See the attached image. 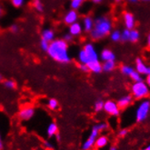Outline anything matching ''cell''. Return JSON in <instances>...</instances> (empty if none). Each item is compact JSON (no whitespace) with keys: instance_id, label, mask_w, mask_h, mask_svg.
Returning <instances> with one entry per match:
<instances>
[{"instance_id":"26","label":"cell","mask_w":150,"mask_h":150,"mask_svg":"<svg viewBox=\"0 0 150 150\" xmlns=\"http://www.w3.org/2000/svg\"><path fill=\"white\" fill-rule=\"evenodd\" d=\"M129 78L133 81V82H136V81H142L143 80V76L141 74H139L136 70L130 74Z\"/></svg>"},{"instance_id":"44","label":"cell","mask_w":150,"mask_h":150,"mask_svg":"<svg viewBox=\"0 0 150 150\" xmlns=\"http://www.w3.org/2000/svg\"><path fill=\"white\" fill-rule=\"evenodd\" d=\"M3 148V142H2V139L0 137V150Z\"/></svg>"},{"instance_id":"17","label":"cell","mask_w":150,"mask_h":150,"mask_svg":"<svg viewBox=\"0 0 150 150\" xmlns=\"http://www.w3.org/2000/svg\"><path fill=\"white\" fill-rule=\"evenodd\" d=\"M108 141H109L108 140V137H106V136H105V135H99L98 137H96V139H95V146H95L96 148H98V149L103 148V147L108 146Z\"/></svg>"},{"instance_id":"32","label":"cell","mask_w":150,"mask_h":150,"mask_svg":"<svg viewBox=\"0 0 150 150\" xmlns=\"http://www.w3.org/2000/svg\"><path fill=\"white\" fill-rule=\"evenodd\" d=\"M11 3L15 7L18 8V7H21L25 4V0H11Z\"/></svg>"},{"instance_id":"4","label":"cell","mask_w":150,"mask_h":150,"mask_svg":"<svg viewBox=\"0 0 150 150\" xmlns=\"http://www.w3.org/2000/svg\"><path fill=\"white\" fill-rule=\"evenodd\" d=\"M149 112H150V100L147 99L141 100L136 109V112H135L136 121L138 123L145 121L147 119Z\"/></svg>"},{"instance_id":"21","label":"cell","mask_w":150,"mask_h":150,"mask_svg":"<svg viewBox=\"0 0 150 150\" xmlns=\"http://www.w3.org/2000/svg\"><path fill=\"white\" fill-rule=\"evenodd\" d=\"M140 39V33L136 29H131L129 31V38H128V42H137Z\"/></svg>"},{"instance_id":"22","label":"cell","mask_w":150,"mask_h":150,"mask_svg":"<svg viewBox=\"0 0 150 150\" xmlns=\"http://www.w3.org/2000/svg\"><path fill=\"white\" fill-rule=\"evenodd\" d=\"M109 37H110V40L114 42H120L121 41V31L117 30V29L112 30L109 34Z\"/></svg>"},{"instance_id":"18","label":"cell","mask_w":150,"mask_h":150,"mask_svg":"<svg viewBox=\"0 0 150 150\" xmlns=\"http://www.w3.org/2000/svg\"><path fill=\"white\" fill-rule=\"evenodd\" d=\"M89 71L93 72V73H100L102 71V63L100 62V61H95V62H91L87 64Z\"/></svg>"},{"instance_id":"38","label":"cell","mask_w":150,"mask_h":150,"mask_svg":"<svg viewBox=\"0 0 150 150\" xmlns=\"http://www.w3.org/2000/svg\"><path fill=\"white\" fill-rule=\"evenodd\" d=\"M10 29H11V31L13 32V33H17V32L19 31V27L17 25H12L11 27H10Z\"/></svg>"},{"instance_id":"41","label":"cell","mask_w":150,"mask_h":150,"mask_svg":"<svg viewBox=\"0 0 150 150\" xmlns=\"http://www.w3.org/2000/svg\"><path fill=\"white\" fill-rule=\"evenodd\" d=\"M140 150H150V144H148L147 146H146L145 147H143V148L140 149Z\"/></svg>"},{"instance_id":"14","label":"cell","mask_w":150,"mask_h":150,"mask_svg":"<svg viewBox=\"0 0 150 150\" xmlns=\"http://www.w3.org/2000/svg\"><path fill=\"white\" fill-rule=\"evenodd\" d=\"M82 27H83V31L88 32V33H90L91 30L94 27V19L91 16H85L83 18L82 21Z\"/></svg>"},{"instance_id":"5","label":"cell","mask_w":150,"mask_h":150,"mask_svg":"<svg viewBox=\"0 0 150 150\" xmlns=\"http://www.w3.org/2000/svg\"><path fill=\"white\" fill-rule=\"evenodd\" d=\"M100 133H101V130L98 127V124L94 125L88 137L85 139V141L82 145V150H91L93 148V146H95L96 137L100 135Z\"/></svg>"},{"instance_id":"16","label":"cell","mask_w":150,"mask_h":150,"mask_svg":"<svg viewBox=\"0 0 150 150\" xmlns=\"http://www.w3.org/2000/svg\"><path fill=\"white\" fill-rule=\"evenodd\" d=\"M55 32L53 31L52 29L50 28H46L42 31L41 33V37H42V40H45L48 42H51L52 41L55 40Z\"/></svg>"},{"instance_id":"48","label":"cell","mask_w":150,"mask_h":150,"mask_svg":"<svg viewBox=\"0 0 150 150\" xmlns=\"http://www.w3.org/2000/svg\"><path fill=\"white\" fill-rule=\"evenodd\" d=\"M3 81V75L0 74V81Z\"/></svg>"},{"instance_id":"43","label":"cell","mask_w":150,"mask_h":150,"mask_svg":"<svg viewBox=\"0 0 150 150\" xmlns=\"http://www.w3.org/2000/svg\"><path fill=\"white\" fill-rule=\"evenodd\" d=\"M127 1L129 2V3H131V4H136L138 1V0H127Z\"/></svg>"},{"instance_id":"10","label":"cell","mask_w":150,"mask_h":150,"mask_svg":"<svg viewBox=\"0 0 150 150\" xmlns=\"http://www.w3.org/2000/svg\"><path fill=\"white\" fill-rule=\"evenodd\" d=\"M134 101V98L132 97L131 94H126V95H124V96H121V97L117 100L116 103L118 105L119 109L122 110V109H126L127 107H129Z\"/></svg>"},{"instance_id":"3","label":"cell","mask_w":150,"mask_h":150,"mask_svg":"<svg viewBox=\"0 0 150 150\" xmlns=\"http://www.w3.org/2000/svg\"><path fill=\"white\" fill-rule=\"evenodd\" d=\"M150 88L147 86V84L144 80L133 82V84L130 87V94L132 95V97L134 100H141L144 99H146L149 95L150 92Z\"/></svg>"},{"instance_id":"25","label":"cell","mask_w":150,"mask_h":150,"mask_svg":"<svg viewBox=\"0 0 150 150\" xmlns=\"http://www.w3.org/2000/svg\"><path fill=\"white\" fill-rule=\"evenodd\" d=\"M85 2V0H71V3H70V6H71V9H74V10H78V8L81 7L82 4Z\"/></svg>"},{"instance_id":"39","label":"cell","mask_w":150,"mask_h":150,"mask_svg":"<svg viewBox=\"0 0 150 150\" xmlns=\"http://www.w3.org/2000/svg\"><path fill=\"white\" fill-rule=\"evenodd\" d=\"M146 42H147V45H148V47L150 48V33H149V35H147V39H146Z\"/></svg>"},{"instance_id":"6","label":"cell","mask_w":150,"mask_h":150,"mask_svg":"<svg viewBox=\"0 0 150 150\" xmlns=\"http://www.w3.org/2000/svg\"><path fill=\"white\" fill-rule=\"evenodd\" d=\"M103 110L112 117H118L120 115V109L116 101L114 100H106L104 102V108Z\"/></svg>"},{"instance_id":"19","label":"cell","mask_w":150,"mask_h":150,"mask_svg":"<svg viewBox=\"0 0 150 150\" xmlns=\"http://www.w3.org/2000/svg\"><path fill=\"white\" fill-rule=\"evenodd\" d=\"M116 67V61H106L103 62L102 63V71L105 72H111L113 71Z\"/></svg>"},{"instance_id":"20","label":"cell","mask_w":150,"mask_h":150,"mask_svg":"<svg viewBox=\"0 0 150 150\" xmlns=\"http://www.w3.org/2000/svg\"><path fill=\"white\" fill-rule=\"evenodd\" d=\"M58 133V127H57V125L55 123V122H51L47 127V135L49 137H52L56 136L57 134Z\"/></svg>"},{"instance_id":"7","label":"cell","mask_w":150,"mask_h":150,"mask_svg":"<svg viewBox=\"0 0 150 150\" xmlns=\"http://www.w3.org/2000/svg\"><path fill=\"white\" fill-rule=\"evenodd\" d=\"M83 50L85 51V54L88 56V62H95V61H99V54L98 51H96L95 47L94 46L93 44L91 42H88V44L85 45L84 47H83Z\"/></svg>"},{"instance_id":"12","label":"cell","mask_w":150,"mask_h":150,"mask_svg":"<svg viewBox=\"0 0 150 150\" xmlns=\"http://www.w3.org/2000/svg\"><path fill=\"white\" fill-rule=\"evenodd\" d=\"M78 14L77 12V10L71 9L69 11H67L64 16V22H65L67 25H70L74 23H76L78 21Z\"/></svg>"},{"instance_id":"15","label":"cell","mask_w":150,"mask_h":150,"mask_svg":"<svg viewBox=\"0 0 150 150\" xmlns=\"http://www.w3.org/2000/svg\"><path fill=\"white\" fill-rule=\"evenodd\" d=\"M83 32L82 25L79 22H76L69 25V34L75 36H79Z\"/></svg>"},{"instance_id":"45","label":"cell","mask_w":150,"mask_h":150,"mask_svg":"<svg viewBox=\"0 0 150 150\" xmlns=\"http://www.w3.org/2000/svg\"><path fill=\"white\" fill-rule=\"evenodd\" d=\"M109 150H117V148H116V146H111V147L109 148Z\"/></svg>"},{"instance_id":"47","label":"cell","mask_w":150,"mask_h":150,"mask_svg":"<svg viewBox=\"0 0 150 150\" xmlns=\"http://www.w3.org/2000/svg\"><path fill=\"white\" fill-rule=\"evenodd\" d=\"M114 1H115L116 3H120V2L122 1V0H114Z\"/></svg>"},{"instance_id":"29","label":"cell","mask_w":150,"mask_h":150,"mask_svg":"<svg viewBox=\"0 0 150 150\" xmlns=\"http://www.w3.org/2000/svg\"><path fill=\"white\" fill-rule=\"evenodd\" d=\"M129 29L125 28L124 30L121 31V41L126 42H128V38H129Z\"/></svg>"},{"instance_id":"36","label":"cell","mask_w":150,"mask_h":150,"mask_svg":"<svg viewBox=\"0 0 150 150\" xmlns=\"http://www.w3.org/2000/svg\"><path fill=\"white\" fill-rule=\"evenodd\" d=\"M79 69H80L83 72H88V71H89L88 65H85V64H80V65H79Z\"/></svg>"},{"instance_id":"23","label":"cell","mask_w":150,"mask_h":150,"mask_svg":"<svg viewBox=\"0 0 150 150\" xmlns=\"http://www.w3.org/2000/svg\"><path fill=\"white\" fill-rule=\"evenodd\" d=\"M135 71V68L129 66V65H126V64H124V65H122L120 67V71L123 75H125V76H127L129 77L130 74Z\"/></svg>"},{"instance_id":"37","label":"cell","mask_w":150,"mask_h":150,"mask_svg":"<svg viewBox=\"0 0 150 150\" xmlns=\"http://www.w3.org/2000/svg\"><path fill=\"white\" fill-rule=\"evenodd\" d=\"M146 83L147 84V86L150 88V66H149V71H148V73L146 75Z\"/></svg>"},{"instance_id":"24","label":"cell","mask_w":150,"mask_h":150,"mask_svg":"<svg viewBox=\"0 0 150 150\" xmlns=\"http://www.w3.org/2000/svg\"><path fill=\"white\" fill-rule=\"evenodd\" d=\"M58 101L57 100L54 99V98H52V99H49L47 102V108L52 110H56L58 109Z\"/></svg>"},{"instance_id":"8","label":"cell","mask_w":150,"mask_h":150,"mask_svg":"<svg viewBox=\"0 0 150 150\" xmlns=\"http://www.w3.org/2000/svg\"><path fill=\"white\" fill-rule=\"evenodd\" d=\"M35 113H36V110L33 107H25L22 110L19 111V117L20 120H22L24 121H27V120H30L32 117L35 116Z\"/></svg>"},{"instance_id":"35","label":"cell","mask_w":150,"mask_h":150,"mask_svg":"<svg viewBox=\"0 0 150 150\" xmlns=\"http://www.w3.org/2000/svg\"><path fill=\"white\" fill-rule=\"evenodd\" d=\"M63 39L65 40V41L67 42V44H68V42H72V41H73V39H74V36L68 33V34H67V35H64V38H63Z\"/></svg>"},{"instance_id":"42","label":"cell","mask_w":150,"mask_h":150,"mask_svg":"<svg viewBox=\"0 0 150 150\" xmlns=\"http://www.w3.org/2000/svg\"><path fill=\"white\" fill-rule=\"evenodd\" d=\"M93 1V3H95V4H100L103 0H92Z\"/></svg>"},{"instance_id":"2","label":"cell","mask_w":150,"mask_h":150,"mask_svg":"<svg viewBox=\"0 0 150 150\" xmlns=\"http://www.w3.org/2000/svg\"><path fill=\"white\" fill-rule=\"evenodd\" d=\"M113 30V23L108 16H98L94 20V27L90 32V37L94 40H100L109 35Z\"/></svg>"},{"instance_id":"30","label":"cell","mask_w":150,"mask_h":150,"mask_svg":"<svg viewBox=\"0 0 150 150\" xmlns=\"http://www.w3.org/2000/svg\"><path fill=\"white\" fill-rule=\"evenodd\" d=\"M4 86L6 89L13 90L16 88V82L13 80H6V81H4Z\"/></svg>"},{"instance_id":"40","label":"cell","mask_w":150,"mask_h":150,"mask_svg":"<svg viewBox=\"0 0 150 150\" xmlns=\"http://www.w3.org/2000/svg\"><path fill=\"white\" fill-rule=\"evenodd\" d=\"M56 139H57V141H58V142L61 141V137H60V135H59L58 133L56 135Z\"/></svg>"},{"instance_id":"28","label":"cell","mask_w":150,"mask_h":150,"mask_svg":"<svg viewBox=\"0 0 150 150\" xmlns=\"http://www.w3.org/2000/svg\"><path fill=\"white\" fill-rule=\"evenodd\" d=\"M104 108V101L101 100H96L94 104V110L95 112H100L101 110H103Z\"/></svg>"},{"instance_id":"1","label":"cell","mask_w":150,"mask_h":150,"mask_svg":"<svg viewBox=\"0 0 150 150\" xmlns=\"http://www.w3.org/2000/svg\"><path fill=\"white\" fill-rule=\"evenodd\" d=\"M47 54L59 63H68L71 57L68 51V44L64 39H55L49 44Z\"/></svg>"},{"instance_id":"46","label":"cell","mask_w":150,"mask_h":150,"mask_svg":"<svg viewBox=\"0 0 150 150\" xmlns=\"http://www.w3.org/2000/svg\"><path fill=\"white\" fill-rule=\"evenodd\" d=\"M2 13H3V10H2V7L0 6V16H2Z\"/></svg>"},{"instance_id":"9","label":"cell","mask_w":150,"mask_h":150,"mask_svg":"<svg viewBox=\"0 0 150 150\" xmlns=\"http://www.w3.org/2000/svg\"><path fill=\"white\" fill-rule=\"evenodd\" d=\"M123 22L126 29H134L136 27V18L135 16L130 12H126L123 15Z\"/></svg>"},{"instance_id":"31","label":"cell","mask_w":150,"mask_h":150,"mask_svg":"<svg viewBox=\"0 0 150 150\" xmlns=\"http://www.w3.org/2000/svg\"><path fill=\"white\" fill-rule=\"evenodd\" d=\"M49 44H50V42L41 39V41H40V48H41V50L44 51V52H47L48 47H49Z\"/></svg>"},{"instance_id":"34","label":"cell","mask_w":150,"mask_h":150,"mask_svg":"<svg viewBox=\"0 0 150 150\" xmlns=\"http://www.w3.org/2000/svg\"><path fill=\"white\" fill-rule=\"evenodd\" d=\"M44 146L47 149H48V150H53V149H54V145H53L51 142L47 141V140L44 141Z\"/></svg>"},{"instance_id":"49","label":"cell","mask_w":150,"mask_h":150,"mask_svg":"<svg viewBox=\"0 0 150 150\" xmlns=\"http://www.w3.org/2000/svg\"><path fill=\"white\" fill-rule=\"evenodd\" d=\"M143 2H150V0H141Z\"/></svg>"},{"instance_id":"11","label":"cell","mask_w":150,"mask_h":150,"mask_svg":"<svg viewBox=\"0 0 150 150\" xmlns=\"http://www.w3.org/2000/svg\"><path fill=\"white\" fill-rule=\"evenodd\" d=\"M135 70L139 73L141 74L142 76H146V75L148 73V71H149V66L147 64L141 59V58H137L136 60V67H135Z\"/></svg>"},{"instance_id":"27","label":"cell","mask_w":150,"mask_h":150,"mask_svg":"<svg viewBox=\"0 0 150 150\" xmlns=\"http://www.w3.org/2000/svg\"><path fill=\"white\" fill-rule=\"evenodd\" d=\"M33 6L37 12H43V10H44V5L41 2V0H34Z\"/></svg>"},{"instance_id":"33","label":"cell","mask_w":150,"mask_h":150,"mask_svg":"<svg viewBox=\"0 0 150 150\" xmlns=\"http://www.w3.org/2000/svg\"><path fill=\"white\" fill-rule=\"evenodd\" d=\"M127 134H128V129L127 128H125V127L120 128V129L118 130V132H117V135H118V137H125Z\"/></svg>"},{"instance_id":"13","label":"cell","mask_w":150,"mask_h":150,"mask_svg":"<svg viewBox=\"0 0 150 150\" xmlns=\"http://www.w3.org/2000/svg\"><path fill=\"white\" fill-rule=\"evenodd\" d=\"M99 58L101 59L102 62H106V61H116V54L113 51L110 49H104L101 51Z\"/></svg>"}]
</instances>
